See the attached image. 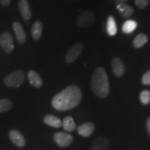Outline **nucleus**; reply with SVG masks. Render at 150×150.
<instances>
[{
  "label": "nucleus",
  "mask_w": 150,
  "mask_h": 150,
  "mask_svg": "<svg viewBox=\"0 0 150 150\" xmlns=\"http://www.w3.org/2000/svg\"><path fill=\"white\" fill-rule=\"evenodd\" d=\"M24 74L22 70H16L6 76L4 80V84L8 87L18 88L23 83Z\"/></svg>",
  "instance_id": "7ed1b4c3"
},
{
  "label": "nucleus",
  "mask_w": 150,
  "mask_h": 150,
  "mask_svg": "<svg viewBox=\"0 0 150 150\" xmlns=\"http://www.w3.org/2000/svg\"><path fill=\"white\" fill-rule=\"evenodd\" d=\"M56 143L61 147H67L73 141V137L70 134L64 132L56 133L54 136Z\"/></svg>",
  "instance_id": "0eeeda50"
},
{
  "label": "nucleus",
  "mask_w": 150,
  "mask_h": 150,
  "mask_svg": "<svg viewBox=\"0 0 150 150\" xmlns=\"http://www.w3.org/2000/svg\"><path fill=\"white\" fill-rule=\"evenodd\" d=\"M0 47L6 54H10L14 49L13 39L9 32H4L0 35Z\"/></svg>",
  "instance_id": "20e7f679"
},
{
  "label": "nucleus",
  "mask_w": 150,
  "mask_h": 150,
  "mask_svg": "<svg viewBox=\"0 0 150 150\" xmlns=\"http://www.w3.org/2000/svg\"><path fill=\"white\" fill-rule=\"evenodd\" d=\"M95 16L91 11H84L78 16L76 24L81 28H86L91 26L95 22Z\"/></svg>",
  "instance_id": "39448f33"
},
{
  "label": "nucleus",
  "mask_w": 150,
  "mask_h": 150,
  "mask_svg": "<svg viewBox=\"0 0 150 150\" xmlns=\"http://www.w3.org/2000/svg\"><path fill=\"white\" fill-rule=\"evenodd\" d=\"M42 33V24L40 21H35L31 27V35L35 40L40 39Z\"/></svg>",
  "instance_id": "a211bd4d"
},
{
  "label": "nucleus",
  "mask_w": 150,
  "mask_h": 150,
  "mask_svg": "<svg viewBox=\"0 0 150 150\" xmlns=\"http://www.w3.org/2000/svg\"><path fill=\"white\" fill-rule=\"evenodd\" d=\"M148 41L147 35L143 33L137 35L133 41V45L136 48H140L143 47Z\"/></svg>",
  "instance_id": "aec40b11"
},
{
  "label": "nucleus",
  "mask_w": 150,
  "mask_h": 150,
  "mask_svg": "<svg viewBox=\"0 0 150 150\" xmlns=\"http://www.w3.org/2000/svg\"><path fill=\"white\" fill-rule=\"evenodd\" d=\"M28 79L29 83L32 85L33 87L39 88L42 86V79L37 72L35 70H30L28 72Z\"/></svg>",
  "instance_id": "f8f14e48"
},
{
  "label": "nucleus",
  "mask_w": 150,
  "mask_h": 150,
  "mask_svg": "<svg viewBox=\"0 0 150 150\" xmlns=\"http://www.w3.org/2000/svg\"><path fill=\"white\" fill-rule=\"evenodd\" d=\"M18 7L22 18L25 20H29L31 18V11L30 9L28 0H20Z\"/></svg>",
  "instance_id": "9d476101"
},
{
  "label": "nucleus",
  "mask_w": 150,
  "mask_h": 150,
  "mask_svg": "<svg viewBox=\"0 0 150 150\" xmlns=\"http://www.w3.org/2000/svg\"><path fill=\"white\" fill-rule=\"evenodd\" d=\"M137 26H138V24H137V22L135 20H127L123 24L122 27V31L123 33H126V34H129V33L134 32L135 30L136 29Z\"/></svg>",
  "instance_id": "6ab92c4d"
},
{
  "label": "nucleus",
  "mask_w": 150,
  "mask_h": 150,
  "mask_svg": "<svg viewBox=\"0 0 150 150\" xmlns=\"http://www.w3.org/2000/svg\"><path fill=\"white\" fill-rule=\"evenodd\" d=\"M140 101L142 104H148L150 102V92L147 90L140 93Z\"/></svg>",
  "instance_id": "5701e85b"
},
{
  "label": "nucleus",
  "mask_w": 150,
  "mask_h": 150,
  "mask_svg": "<svg viewBox=\"0 0 150 150\" xmlns=\"http://www.w3.org/2000/svg\"><path fill=\"white\" fill-rule=\"evenodd\" d=\"M62 125H63V129L68 132L73 131L76 127L74 120L70 116H67L64 118L63 122H62Z\"/></svg>",
  "instance_id": "412c9836"
},
{
  "label": "nucleus",
  "mask_w": 150,
  "mask_h": 150,
  "mask_svg": "<svg viewBox=\"0 0 150 150\" xmlns=\"http://www.w3.org/2000/svg\"><path fill=\"white\" fill-rule=\"evenodd\" d=\"M11 0H0V3L3 6H8L11 4Z\"/></svg>",
  "instance_id": "a878e982"
},
{
  "label": "nucleus",
  "mask_w": 150,
  "mask_h": 150,
  "mask_svg": "<svg viewBox=\"0 0 150 150\" xmlns=\"http://www.w3.org/2000/svg\"><path fill=\"white\" fill-rule=\"evenodd\" d=\"M112 72L117 77H121L125 73V66L120 58H113L111 62Z\"/></svg>",
  "instance_id": "6e6552de"
},
{
  "label": "nucleus",
  "mask_w": 150,
  "mask_h": 150,
  "mask_svg": "<svg viewBox=\"0 0 150 150\" xmlns=\"http://www.w3.org/2000/svg\"><path fill=\"white\" fill-rule=\"evenodd\" d=\"M9 136H10L11 140L18 147H24L25 145V139L18 131L11 130L9 133Z\"/></svg>",
  "instance_id": "ddd939ff"
},
{
  "label": "nucleus",
  "mask_w": 150,
  "mask_h": 150,
  "mask_svg": "<svg viewBox=\"0 0 150 150\" xmlns=\"http://www.w3.org/2000/svg\"><path fill=\"white\" fill-rule=\"evenodd\" d=\"M106 31H107V33L110 36H113V35H115L117 33V29L115 18L111 16H108L107 19V22H106Z\"/></svg>",
  "instance_id": "f3484780"
},
{
  "label": "nucleus",
  "mask_w": 150,
  "mask_h": 150,
  "mask_svg": "<svg viewBox=\"0 0 150 150\" xmlns=\"http://www.w3.org/2000/svg\"><path fill=\"white\" fill-rule=\"evenodd\" d=\"M44 122L48 126L59 128L62 126V122L59 117L52 115H47L44 117Z\"/></svg>",
  "instance_id": "dca6fc26"
},
{
  "label": "nucleus",
  "mask_w": 150,
  "mask_h": 150,
  "mask_svg": "<svg viewBox=\"0 0 150 150\" xmlns=\"http://www.w3.org/2000/svg\"><path fill=\"white\" fill-rule=\"evenodd\" d=\"M91 87L95 95L100 98H104L109 94L110 86L108 76L102 67L97 68L93 74Z\"/></svg>",
  "instance_id": "f03ea898"
},
{
  "label": "nucleus",
  "mask_w": 150,
  "mask_h": 150,
  "mask_svg": "<svg viewBox=\"0 0 150 150\" xmlns=\"http://www.w3.org/2000/svg\"><path fill=\"white\" fill-rule=\"evenodd\" d=\"M81 99L82 92L80 88L71 85L56 94L52 99V105L56 110L65 111L78 106Z\"/></svg>",
  "instance_id": "f257e3e1"
},
{
  "label": "nucleus",
  "mask_w": 150,
  "mask_h": 150,
  "mask_svg": "<svg viewBox=\"0 0 150 150\" xmlns=\"http://www.w3.org/2000/svg\"><path fill=\"white\" fill-rule=\"evenodd\" d=\"M116 8L123 18H129L134 13V10L132 7L125 3H118L116 6Z\"/></svg>",
  "instance_id": "4468645a"
},
{
  "label": "nucleus",
  "mask_w": 150,
  "mask_h": 150,
  "mask_svg": "<svg viewBox=\"0 0 150 150\" xmlns=\"http://www.w3.org/2000/svg\"><path fill=\"white\" fill-rule=\"evenodd\" d=\"M109 146L108 139L104 137H99L93 142L91 150H108Z\"/></svg>",
  "instance_id": "2eb2a0df"
},
{
  "label": "nucleus",
  "mask_w": 150,
  "mask_h": 150,
  "mask_svg": "<svg viewBox=\"0 0 150 150\" xmlns=\"http://www.w3.org/2000/svg\"><path fill=\"white\" fill-rule=\"evenodd\" d=\"M135 4L140 9H145L149 4L148 0H135Z\"/></svg>",
  "instance_id": "b1692460"
},
{
  "label": "nucleus",
  "mask_w": 150,
  "mask_h": 150,
  "mask_svg": "<svg viewBox=\"0 0 150 150\" xmlns=\"http://www.w3.org/2000/svg\"><path fill=\"white\" fill-rule=\"evenodd\" d=\"M95 131V125L92 122H87L80 125L77 127V132L79 135L82 137L91 136Z\"/></svg>",
  "instance_id": "9b49d317"
},
{
  "label": "nucleus",
  "mask_w": 150,
  "mask_h": 150,
  "mask_svg": "<svg viewBox=\"0 0 150 150\" xmlns=\"http://www.w3.org/2000/svg\"><path fill=\"white\" fill-rule=\"evenodd\" d=\"M142 83L144 85H150V70L147 71L142 77Z\"/></svg>",
  "instance_id": "393cba45"
},
{
  "label": "nucleus",
  "mask_w": 150,
  "mask_h": 150,
  "mask_svg": "<svg viewBox=\"0 0 150 150\" xmlns=\"http://www.w3.org/2000/svg\"><path fill=\"white\" fill-rule=\"evenodd\" d=\"M83 45L81 42H78L75 44L72 48L67 52L65 56V61L68 64L74 63L76 59H78L79 56L81 55L82 51L83 50Z\"/></svg>",
  "instance_id": "423d86ee"
},
{
  "label": "nucleus",
  "mask_w": 150,
  "mask_h": 150,
  "mask_svg": "<svg viewBox=\"0 0 150 150\" xmlns=\"http://www.w3.org/2000/svg\"><path fill=\"white\" fill-rule=\"evenodd\" d=\"M13 103L8 99H0V113L8 111L12 108Z\"/></svg>",
  "instance_id": "4be33fe9"
},
{
  "label": "nucleus",
  "mask_w": 150,
  "mask_h": 150,
  "mask_svg": "<svg viewBox=\"0 0 150 150\" xmlns=\"http://www.w3.org/2000/svg\"><path fill=\"white\" fill-rule=\"evenodd\" d=\"M147 129L148 133H149V134L150 136V117L147 120Z\"/></svg>",
  "instance_id": "bb28decb"
},
{
  "label": "nucleus",
  "mask_w": 150,
  "mask_h": 150,
  "mask_svg": "<svg viewBox=\"0 0 150 150\" xmlns=\"http://www.w3.org/2000/svg\"><path fill=\"white\" fill-rule=\"evenodd\" d=\"M13 29L18 42L20 44H24L27 40V35L22 24L18 22H14L13 24Z\"/></svg>",
  "instance_id": "1a4fd4ad"
},
{
  "label": "nucleus",
  "mask_w": 150,
  "mask_h": 150,
  "mask_svg": "<svg viewBox=\"0 0 150 150\" xmlns=\"http://www.w3.org/2000/svg\"><path fill=\"white\" fill-rule=\"evenodd\" d=\"M114 1H116L117 3H125L126 1H128V0H114Z\"/></svg>",
  "instance_id": "cd10ccee"
}]
</instances>
